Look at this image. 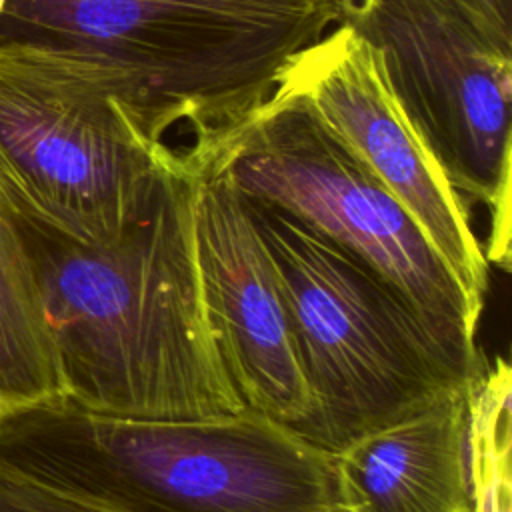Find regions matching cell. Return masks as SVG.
<instances>
[{"label": "cell", "instance_id": "cell-1", "mask_svg": "<svg viewBox=\"0 0 512 512\" xmlns=\"http://www.w3.org/2000/svg\"><path fill=\"white\" fill-rule=\"evenodd\" d=\"M16 214L70 402L168 420L246 410L204 312L190 156L150 210L108 244H82Z\"/></svg>", "mask_w": 512, "mask_h": 512}, {"label": "cell", "instance_id": "cell-2", "mask_svg": "<svg viewBox=\"0 0 512 512\" xmlns=\"http://www.w3.org/2000/svg\"><path fill=\"white\" fill-rule=\"evenodd\" d=\"M336 20V0H0V48L70 62L152 138L180 128L200 150Z\"/></svg>", "mask_w": 512, "mask_h": 512}, {"label": "cell", "instance_id": "cell-3", "mask_svg": "<svg viewBox=\"0 0 512 512\" xmlns=\"http://www.w3.org/2000/svg\"><path fill=\"white\" fill-rule=\"evenodd\" d=\"M0 466L108 512H342L334 454L252 410L130 418L60 398L0 418Z\"/></svg>", "mask_w": 512, "mask_h": 512}, {"label": "cell", "instance_id": "cell-4", "mask_svg": "<svg viewBox=\"0 0 512 512\" xmlns=\"http://www.w3.org/2000/svg\"><path fill=\"white\" fill-rule=\"evenodd\" d=\"M188 156L376 276L472 376L488 368L476 344L484 304L412 214L300 98L276 86L228 132Z\"/></svg>", "mask_w": 512, "mask_h": 512}, {"label": "cell", "instance_id": "cell-5", "mask_svg": "<svg viewBox=\"0 0 512 512\" xmlns=\"http://www.w3.org/2000/svg\"><path fill=\"white\" fill-rule=\"evenodd\" d=\"M246 198L280 276L312 402L302 438L336 454L478 378L376 276L288 214Z\"/></svg>", "mask_w": 512, "mask_h": 512}, {"label": "cell", "instance_id": "cell-6", "mask_svg": "<svg viewBox=\"0 0 512 512\" xmlns=\"http://www.w3.org/2000/svg\"><path fill=\"white\" fill-rule=\"evenodd\" d=\"M188 166L94 78L34 48H0V184L32 220L98 246L140 220Z\"/></svg>", "mask_w": 512, "mask_h": 512}, {"label": "cell", "instance_id": "cell-7", "mask_svg": "<svg viewBox=\"0 0 512 512\" xmlns=\"http://www.w3.org/2000/svg\"><path fill=\"white\" fill-rule=\"evenodd\" d=\"M336 24L378 54L386 82L466 202L490 212L488 264L510 266L512 50L456 0H336Z\"/></svg>", "mask_w": 512, "mask_h": 512}, {"label": "cell", "instance_id": "cell-8", "mask_svg": "<svg viewBox=\"0 0 512 512\" xmlns=\"http://www.w3.org/2000/svg\"><path fill=\"white\" fill-rule=\"evenodd\" d=\"M278 88L310 112L412 214L474 300L484 304L488 262L458 194L394 98L374 48L336 24L280 74Z\"/></svg>", "mask_w": 512, "mask_h": 512}, {"label": "cell", "instance_id": "cell-9", "mask_svg": "<svg viewBox=\"0 0 512 512\" xmlns=\"http://www.w3.org/2000/svg\"><path fill=\"white\" fill-rule=\"evenodd\" d=\"M192 236L208 328L234 392L246 410L302 436L312 402L274 258L250 200L196 160Z\"/></svg>", "mask_w": 512, "mask_h": 512}, {"label": "cell", "instance_id": "cell-10", "mask_svg": "<svg viewBox=\"0 0 512 512\" xmlns=\"http://www.w3.org/2000/svg\"><path fill=\"white\" fill-rule=\"evenodd\" d=\"M342 512H472L468 386L334 454Z\"/></svg>", "mask_w": 512, "mask_h": 512}, {"label": "cell", "instance_id": "cell-11", "mask_svg": "<svg viewBox=\"0 0 512 512\" xmlns=\"http://www.w3.org/2000/svg\"><path fill=\"white\" fill-rule=\"evenodd\" d=\"M66 398L36 270L16 208L0 184V418Z\"/></svg>", "mask_w": 512, "mask_h": 512}, {"label": "cell", "instance_id": "cell-12", "mask_svg": "<svg viewBox=\"0 0 512 512\" xmlns=\"http://www.w3.org/2000/svg\"><path fill=\"white\" fill-rule=\"evenodd\" d=\"M472 512H510V368L502 358L468 386Z\"/></svg>", "mask_w": 512, "mask_h": 512}, {"label": "cell", "instance_id": "cell-13", "mask_svg": "<svg viewBox=\"0 0 512 512\" xmlns=\"http://www.w3.org/2000/svg\"><path fill=\"white\" fill-rule=\"evenodd\" d=\"M0 512H108L0 466Z\"/></svg>", "mask_w": 512, "mask_h": 512}, {"label": "cell", "instance_id": "cell-14", "mask_svg": "<svg viewBox=\"0 0 512 512\" xmlns=\"http://www.w3.org/2000/svg\"><path fill=\"white\" fill-rule=\"evenodd\" d=\"M502 48L512 50V0H456Z\"/></svg>", "mask_w": 512, "mask_h": 512}]
</instances>
